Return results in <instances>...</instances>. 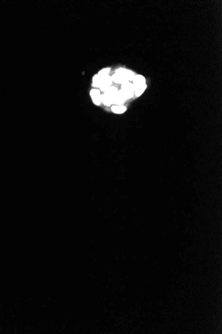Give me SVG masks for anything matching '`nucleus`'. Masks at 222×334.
<instances>
[{"label": "nucleus", "instance_id": "3", "mask_svg": "<svg viewBox=\"0 0 222 334\" xmlns=\"http://www.w3.org/2000/svg\"><path fill=\"white\" fill-rule=\"evenodd\" d=\"M90 96L92 97V100L93 101L95 105L99 106L101 103V94L99 90L94 89L90 91Z\"/></svg>", "mask_w": 222, "mask_h": 334}, {"label": "nucleus", "instance_id": "2", "mask_svg": "<svg viewBox=\"0 0 222 334\" xmlns=\"http://www.w3.org/2000/svg\"><path fill=\"white\" fill-rule=\"evenodd\" d=\"M112 83H113L112 77H111L110 76H109V75L103 77H100V81L99 87L100 88V90L101 91H103V92H105V91L108 89V88L111 86Z\"/></svg>", "mask_w": 222, "mask_h": 334}, {"label": "nucleus", "instance_id": "5", "mask_svg": "<svg viewBox=\"0 0 222 334\" xmlns=\"http://www.w3.org/2000/svg\"><path fill=\"white\" fill-rule=\"evenodd\" d=\"M111 77H112L113 81H114V82H115L116 84H123L126 82H128L129 81L128 78H126V77L122 76V75L116 74V73L115 74H114Z\"/></svg>", "mask_w": 222, "mask_h": 334}, {"label": "nucleus", "instance_id": "1", "mask_svg": "<svg viewBox=\"0 0 222 334\" xmlns=\"http://www.w3.org/2000/svg\"><path fill=\"white\" fill-rule=\"evenodd\" d=\"M122 89L124 96H125L126 100L130 99L133 97L134 95V87L133 84L130 82H126L122 84Z\"/></svg>", "mask_w": 222, "mask_h": 334}, {"label": "nucleus", "instance_id": "10", "mask_svg": "<svg viewBox=\"0 0 222 334\" xmlns=\"http://www.w3.org/2000/svg\"><path fill=\"white\" fill-rule=\"evenodd\" d=\"M101 101H102L105 106H109L113 103L112 99H111L109 96H108L105 93L101 95Z\"/></svg>", "mask_w": 222, "mask_h": 334}, {"label": "nucleus", "instance_id": "4", "mask_svg": "<svg viewBox=\"0 0 222 334\" xmlns=\"http://www.w3.org/2000/svg\"><path fill=\"white\" fill-rule=\"evenodd\" d=\"M116 73L122 75V76L126 77V78H128L129 81L132 80L134 77H135V74H134L133 71L128 70H126V69H125V68L119 69V70H116Z\"/></svg>", "mask_w": 222, "mask_h": 334}, {"label": "nucleus", "instance_id": "6", "mask_svg": "<svg viewBox=\"0 0 222 334\" xmlns=\"http://www.w3.org/2000/svg\"><path fill=\"white\" fill-rule=\"evenodd\" d=\"M134 87V92L135 93V95L137 97H139L141 96L144 91L146 89V84H142V85H137V86H133Z\"/></svg>", "mask_w": 222, "mask_h": 334}, {"label": "nucleus", "instance_id": "8", "mask_svg": "<svg viewBox=\"0 0 222 334\" xmlns=\"http://www.w3.org/2000/svg\"><path fill=\"white\" fill-rule=\"evenodd\" d=\"M117 92H118V89H117L116 87L110 86L105 91L104 93L106 94L108 96H109L111 99H112V101H113L114 97L116 96Z\"/></svg>", "mask_w": 222, "mask_h": 334}, {"label": "nucleus", "instance_id": "7", "mask_svg": "<svg viewBox=\"0 0 222 334\" xmlns=\"http://www.w3.org/2000/svg\"><path fill=\"white\" fill-rule=\"evenodd\" d=\"M133 86H137V85L146 84V80L141 75H137L135 76L133 78Z\"/></svg>", "mask_w": 222, "mask_h": 334}, {"label": "nucleus", "instance_id": "12", "mask_svg": "<svg viewBox=\"0 0 222 334\" xmlns=\"http://www.w3.org/2000/svg\"><path fill=\"white\" fill-rule=\"evenodd\" d=\"M110 68H104V69H103L102 70H100L99 71V76L100 77H103V76H107V75H109V73L110 72Z\"/></svg>", "mask_w": 222, "mask_h": 334}, {"label": "nucleus", "instance_id": "11", "mask_svg": "<svg viewBox=\"0 0 222 334\" xmlns=\"http://www.w3.org/2000/svg\"><path fill=\"white\" fill-rule=\"evenodd\" d=\"M100 81V77L98 74L94 75L93 78V84H92L93 86L94 87H99Z\"/></svg>", "mask_w": 222, "mask_h": 334}, {"label": "nucleus", "instance_id": "9", "mask_svg": "<svg viewBox=\"0 0 222 334\" xmlns=\"http://www.w3.org/2000/svg\"><path fill=\"white\" fill-rule=\"evenodd\" d=\"M111 110H112L113 112H114L115 113L120 114V113H123L125 112V111L126 110V107L125 106H122V105H121V106L116 105V106H113L112 108H111Z\"/></svg>", "mask_w": 222, "mask_h": 334}]
</instances>
